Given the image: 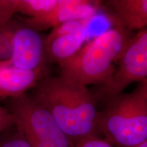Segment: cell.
I'll use <instances>...</instances> for the list:
<instances>
[{
	"label": "cell",
	"mask_w": 147,
	"mask_h": 147,
	"mask_svg": "<svg viewBox=\"0 0 147 147\" xmlns=\"http://www.w3.org/2000/svg\"><path fill=\"white\" fill-rule=\"evenodd\" d=\"M15 128V131L0 140V147H31L20 130Z\"/></svg>",
	"instance_id": "cell-14"
},
{
	"label": "cell",
	"mask_w": 147,
	"mask_h": 147,
	"mask_svg": "<svg viewBox=\"0 0 147 147\" xmlns=\"http://www.w3.org/2000/svg\"><path fill=\"white\" fill-rule=\"evenodd\" d=\"M93 17L95 16L73 20V21H69L61 24V25L53 28L52 31L47 36V38H54V37L61 36V35L71 34V33L77 32L80 29H87L89 24L93 21Z\"/></svg>",
	"instance_id": "cell-13"
},
{
	"label": "cell",
	"mask_w": 147,
	"mask_h": 147,
	"mask_svg": "<svg viewBox=\"0 0 147 147\" xmlns=\"http://www.w3.org/2000/svg\"><path fill=\"white\" fill-rule=\"evenodd\" d=\"M8 110L14 125L31 147H74L52 115L32 96L24 94L11 99Z\"/></svg>",
	"instance_id": "cell-4"
},
{
	"label": "cell",
	"mask_w": 147,
	"mask_h": 147,
	"mask_svg": "<svg viewBox=\"0 0 147 147\" xmlns=\"http://www.w3.org/2000/svg\"><path fill=\"white\" fill-rule=\"evenodd\" d=\"M47 74L46 69L25 70L8 63H0V98L13 99L26 94Z\"/></svg>",
	"instance_id": "cell-8"
},
{
	"label": "cell",
	"mask_w": 147,
	"mask_h": 147,
	"mask_svg": "<svg viewBox=\"0 0 147 147\" xmlns=\"http://www.w3.org/2000/svg\"><path fill=\"white\" fill-rule=\"evenodd\" d=\"M138 88L142 92V94L147 104V78L145 79L144 81L140 82V84L138 86Z\"/></svg>",
	"instance_id": "cell-17"
},
{
	"label": "cell",
	"mask_w": 147,
	"mask_h": 147,
	"mask_svg": "<svg viewBox=\"0 0 147 147\" xmlns=\"http://www.w3.org/2000/svg\"><path fill=\"white\" fill-rule=\"evenodd\" d=\"M130 31L116 25L89 40L72 57L61 64V76L87 86L102 84L115 72Z\"/></svg>",
	"instance_id": "cell-2"
},
{
	"label": "cell",
	"mask_w": 147,
	"mask_h": 147,
	"mask_svg": "<svg viewBox=\"0 0 147 147\" xmlns=\"http://www.w3.org/2000/svg\"><path fill=\"white\" fill-rule=\"evenodd\" d=\"M101 4L102 1H99L60 0L50 12L38 17L27 18L25 23L38 32L53 29L65 22L95 16Z\"/></svg>",
	"instance_id": "cell-7"
},
{
	"label": "cell",
	"mask_w": 147,
	"mask_h": 147,
	"mask_svg": "<svg viewBox=\"0 0 147 147\" xmlns=\"http://www.w3.org/2000/svg\"><path fill=\"white\" fill-rule=\"evenodd\" d=\"M147 78V27L131 37L116 65L115 72L97 90L95 98L110 99L129 84Z\"/></svg>",
	"instance_id": "cell-5"
},
{
	"label": "cell",
	"mask_w": 147,
	"mask_h": 147,
	"mask_svg": "<svg viewBox=\"0 0 147 147\" xmlns=\"http://www.w3.org/2000/svg\"><path fill=\"white\" fill-rule=\"evenodd\" d=\"M133 147H147V140H145L144 142L140 143V144H138L136 146H133Z\"/></svg>",
	"instance_id": "cell-18"
},
{
	"label": "cell",
	"mask_w": 147,
	"mask_h": 147,
	"mask_svg": "<svg viewBox=\"0 0 147 147\" xmlns=\"http://www.w3.org/2000/svg\"><path fill=\"white\" fill-rule=\"evenodd\" d=\"M104 3L115 14L118 26L129 31L147 27V0H109Z\"/></svg>",
	"instance_id": "cell-9"
},
{
	"label": "cell",
	"mask_w": 147,
	"mask_h": 147,
	"mask_svg": "<svg viewBox=\"0 0 147 147\" xmlns=\"http://www.w3.org/2000/svg\"><path fill=\"white\" fill-rule=\"evenodd\" d=\"M99 112L97 128L110 143L133 147L147 140V104L138 88L108 99Z\"/></svg>",
	"instance_id": "cell-3"
},
{
	"label": "cell",
	"mask_w": 147,
	"mask_h": 147,
	"mask_svg": "<svg viewBox=\"0 0 147 147\" xmlns=\"http://www.w3.org/2000/svg\"><path fill=\"white\" fill-rule=\"evenodd\" d=\"M45 40L26 25H17L13 38L12 57L7 63L25 70L46 69Z\"/></svg>",
	"instance_id": "cell-6"
},
{
	"label": "cell",
	"mask_w": 147,
	"mask_h": 147,
	"mask_svg": "<svg viewBox=\"0 0 147 147\" xmlns=\"http://www.w3.org/2000/svg\"><path fill=\"white\" fill-rule=\"evenodd\" d=\"M74 147H113L109 142L99 138L97 135H91L78 141Z\"/></svg>",
	"instance_id": "cell-15"
},
{
	"label": "cell",
	"mask_w": 147,
	"mask_h": 147,
	"mask_svg": "<svg viewBox=\"0 0 147 147\" xmlns=\"http://www.w3.org/2000/svg\"><path fill=\"white\" fill-rule=\"evenodd\" d=\"M12 14L18 12L29 18L41 16L59 4L60 0H7Z\"/></svg>",
	"instance_id": "cell-11"
},
{
	"label": "cell",
	"mask_w": 147,
	"mask_h": 147,
	"mask_svg": "<svg viewBox=\"0 0 147 147\" xmlns=\"http://www.w3.org/2000/svg\"><path fill=\"white\" fill-rule=\"evenodd\" d=\"M34 89L32 97L52 115L74 144L88 136L96 135L97 100L87 86L47 74Z\"/></svg>",
	"instance_id": "cell-1"
},
{
	"label": "cell",
	"mask_w": 147,
	"mask_h": 147,
	"mask_svg": "<svg viewBox=\"0 0 147 147\" xmlns=\"http://www.w3.org/2000/svg\"><path fill=\"white\" fill-rule=\"evenodd\" d=\"M17 25L8 23L0 27V63L10 60L13 50V38Z\"/></svg>",
	"instance_id": "cell-12"
},
{
	"label": "cell",
	"mask_w": 147,
	"mask_h": 147,
	"mask_svg": "<svg viewBox=\"0 0 147 147\" xmlns=\"http://www.w3.org/2000/svg\"><path fill=\"white\" fill-rule=\"evenodd\" d=\"M88 36L87 28L71 34L45 40L47 60L59 65L74 55L81 49Z\"/></svg>",
	"instance_id": "cell-10"
},
{
	"label": "cell",
	"mask_w": 147,
	"mask_h": 147,
	"mask_svg": "<svg viewBox=\"0 0 147 147\" xmlns=\"http://www.w3.org/2000/svg\"><path fill=\"white\" fill-rule=\"evenodd\" d=\"M14 125V119L8 108L0 106V134Z\"/></svg>",
	"instance_id": "cell-16"
}]
</instances>
